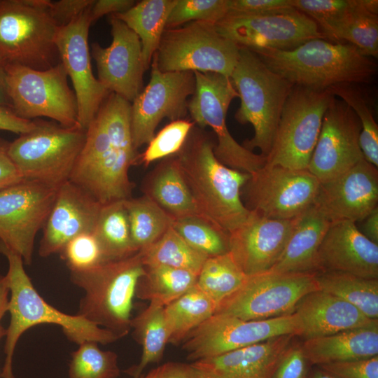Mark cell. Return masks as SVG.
Masks as SVG:
<instances>
[{"instance_id": "6da1fadb", "label": "cell", "mask_w": 378, "mask_h": 378, "mask_svg": "<svg viewBox=\"0 0 378 378\" xmlns=\"http://www.w3.org/2000/svg\"><path fill=\"white\" fill-rule=\"evenodd\" d=\"M131 132V103L111 92L86 129V139L69 181L102 204L132 197L131 166L138 164Z\"/></svg>"}, {"instance_id": "7a4b0ae2", "label": "cell", "mask_w": 378, "mask_h": 378, "mask_svg": "<svg viewBox=\"0 0 378 378\" xmlns=\"http://www.w3.org/2000/svg\"><path fill=\"white\" fill-rule=\"evenodd\" d=\"M214 146L210 138L193 127L176 155L199 215L230 234L251 213L241 196L250 174L221 163Z\"/></svg>"}, {"instance_id": "3957f363", "label": "cell", "mask_w": 378, "mask_h": 378, "mask_svg": "<svg viewBox=\"0 0 378 378\" xmlns=\"http://www.w3.org/2000/svg\"><path fill=\"white\" fill-rule=\"evenodd\" d=\"M272 71L294 85L318 91L369 83L377 64L354 46L323 38L310 40L291 50H252Z\"/></svg>"}, {"instance_id": "277c9868", "label": "cell", "mask_w": 378, "mask_h": 378, "mask_svg": "<svg viewBox=\"0 0 378 378\" xmlns=\"http://www.w3.org/2000/svg\"><path fill=\"white\" fill-rule=\"evenodd\" d=\"M0 253L6 258L8 263L6 277L10 291L8 312L10 315L5 336L6 358L0 377L15 378L13 359L16 344L22 335L35 326H59L66 338L78 345L85 341L108 344L120 339L115 333L78 314L64 313L48 304L36 290L25 272L22 258L1 240Z\"/></svg>"}, {"instance_id": "5b68a950", "label": "cell", "mask_w": 378, "mask_h": 378, "mask_svg": "<svg viewBox=\"0 0 378 378\" xmlns=\"http://www.w3.org/2000/svg\"><path fill=\"white\" fill-rule=\"evenodd\" d=\"M144 273L139 251L87 270L70 272L71 281L84 291L76 314L120 338L127 335L136 285Z\"/></svg>"}, {"instance_id": "8992f818", "label": "cell", "mask_w": 378, "mask_h": 378, "mask_svg": "<svg viewBox=\"0 0 378 378\" xmlns=\"http://www.w3.org/2000/svg\"><path fill=\"white\" fill-rule=\"evenodd\" d=\"M239 48V58L230 77L241 100L234 118L241 124L250 123L254 129L253 138L242 146L251 151L257 148L266 157L294 85L270 69L253 51Z\"/></svg>"}, {"instance_id": "52a82bcc", "label": "cell", "mask_w": 378, "mask_h": 378, "mask_svg": "<svg viewBox=\"0 0 378 378\" xmlns=\"http://www.w3.org/2000/svg\"><path fill=\"white\" fill-rule=\"evenodd\" d=\"M34 120L32 130L9 143L8 155L24 179L58 189L70 179L85 141L86 130Z\"/></svg>"}, {"instance_id": "ba28073f", "label": "cell", "mask_w": 378, "mask_h": 378, "mask_svg": "<svg viewBox=\"0 0 378 378\" xmlns=\"http://www.w3.org/2000/svg\"><path fill=\"white\" fill-rule=\"evenodd\" d=\"M48 0H0V60L36 70L60 61Z\"/></svg>"}, {"instance_id": "9c48e42d", "label": "cell", "mask_w": 378, "mask_h": 378, "mask_svg": "<svg viewBox=\"0 0 378 378\" xmlns=\"http://www.w3.org/2000/svg\"><path fill=\"white\" fill-rule=\"evenodd\" d=\"M239 48L217 31L215 23L195 21L165 29L153 58L162 72H213L230 77Z\"/></svg>"}, {"instance_id": "30bf717a", "label": "cell", "mask_w": 378, "mask_h": 378, "mask_svg": "<svg viewBox=\"0 0 378 378\" xmlns=\"http://www.w3.org/2000/svg\"><path fill=\"white\" fill-rule=\"evenodd\" d=\"M11 109L20 118L46 117L68 127L80 126L78 105L61 62L46 70L5 65Z\"/></svg>"}, {"instance_id": "8fae6325", "label": "cell", "mask_w": 378, "mask_h": 378, "mask_svg": "<svg viewBox=\"0 0 378 378\" xmlns=\"http://www.w3.org/2000/svg\"><path fill=\"white\" fill-rule=\"evenodd\" d=\"M335 96L294 85L282 109L265 165L307 169L324 113Z\"/></svg>"}, {"instance_id": "7c38bea8", "label": "cell", "mask_w": 378, "mask_h": 378, "mask_svg": "<svg viewBox=\"0 0 378 378\" xmlns=\"http://www.w3.org/2000/svg\"><path fill=\"white\" fill-rule=\"evenodd\" d=\"M195 88L188 102L193 122L200 128L210 127L217 138L214 152L225 166L253 174L266 162V157L256 154L239 144L226 125V115L232 100L239 97L230 77L213 72L194 71Z\"/></svg>"}, {"instance_id": "4fadbf2b", "label": "cell", "mask_w": 378, "mask_h": 378, "mask_svg": "<svg viewBox=\"0 0 378 378\" xmlns=\"http://www.w3.org/2000/svg\"><path fill=\"white\" fill-rule=\"evenodd\" d=\"M316 290L315 273L265 272L247 276L235 292L218 304L215 314L246 321L288 315L302 298Z\"/></svg>"}, {"instance_id": "5bb4252c", "label": "cell", "mask_w": 378, "mask_h": 378, "mask_svg": "<svg viewBox=\"0 0 378 378\" xmlns=\"http://www.w3.org/2000/svg\"><path fill=\"white\" fill-rule=\"evenodd\" d=\"M320 184L307 169L265 164L250 174L241 196L249 211L270 218L290 220L314 204Z\"/></svg>"}, {"instance_id": "9a60e30c", "label": "cell", "mask_w": 378, "mask_h": 378, "mask_svg": "<svg viewBox=\"0 0 378 378\" xmlns=\"http://www.w3.org/2000/svg\"><path fill=\"white\" fill-rule=\"evenodd\" d=\"M285 335H296L293 313L266 320L251 321L214 314L192 330L181 344L187 358L195 361Z\"/></svg>"}, {"instance_id": "2e32d148", "label": "cell", "mask_w": 378, "mask_h": 378, "mask_svg": "<svg viewBox=\"0 0 378 378\" xmlns=\"http://www.w3.org/2000/svg\"><path fill=\"white\" fill-rule=\"evenodd\" d=\"M58 189L25 180L0 191V240L32 262L34 240L52 209Z\"/></svg>"}, {"instance_id": "e0dca14e", "label": "cell", "mask_w": 378, "mask_h": 378, "mask_svg": "<svg viewBox=\"0 0 378 378\" xmlns=\"http://www.w3.org/2000/svg\"><path fill=\"white\" fill-rule=\"evenodd\" d=\"M195 88L193 72H162L153 57L149 83L131 104V132L135 150L148 145L163 118L175 121L185 117L187 98L193 94Z\"/></svg>"}, {"instance_id": "ac0fdd59", "label": "cell", "mask_w": 378, "mask_h": 378, "mask_svg": "<svg viewBox=\"0 0 378 378\" xmlns=\"http://www.w3.org/2000/svg\"><path fill=\"white\" fill-rule=\"evenodd\" d=\"M216 27L223 36L251 50H291L312 39H326L312 19L295 9L260 15H227Z\"/></svg>"}, {"instance_id": "d6986e66", "label": "cell", "mask_w": 378, "mask_h": 378, "mask_svg": "<svg viewBox=\"0 0 378 378\" xmlns=\"http://www.w3.org/2000/svg\"><path fill=\"white\" fill-rule=\"evenodd\" d=\"M94 3V2H93ZM90 8L57 28L55 43L59 61L71 78L78 105V122L86 130L111 93L92 74L88 47Z\"/></svg>"}, {"instance_id": "ffe728a7", "label": "cell", "mask_w": 378, "mask_h": 378, "mask_svg": "<svg viewBox=\"0 0 378 378\" xmlns=\"http://www.w3.org/2000/svg\"><path fill=\"white\" fill-rule=\"evenodd\" d=\"M360 120L343 101L334 97L327 108L307 169L321 183L365 159L359 144Z\"/></svg>"}, {"instance_id": "44dd1931", "label": "cell", "mask_w": 378, "mask_h": 378, "mask_svg": "<svg viewBox=\"0 0 378 378\" xmlns=\"http://www.w3.org/2000/svg\"><path fill=\"white\" fill-rule=\"evenodd\" d=\"M112 42L106 48L92 44V55L98 80L110 92L132 103L141 92L143 74L141 43L139 36L123 22L111 15Z\"/></svg>"}, {"instance_id": "7402d4cb", "label": "cell", "mask_w": 378, "mask_h": 378, "mask_svg": "<svg viewBox=\"0 0 378 378\" xmlns=\"http://www.w3.org/2000/svg\"><path fill=\"white\" fill-rule=\"evenodd\" d=\"M378 202L377 167L365 159L320 184L314 205L330 222L363 220Z\"/></svg>"}, {"instance_id": "603a6c76", "label": "cell", "mask_w": 378, "mask_h": 378, "mask_svg": "<svg viewBox=\"0 0 378 378\" xmlns=\"http://www.w3.org/2000/svg\"><path fill=\"white\" fill-rule=\"evenodd\" d=\"M250 211L246 220L229 234V252L246 276L267 272L273 267L296 220L270 218Z\"/></svg>"}, {"instance_id": "cb8c5ba5", "label": "cell", "mask_w": 378, "mask_h": 378, "mask_svg": "<svg viewBox=\"0 0 378 378\" xmlns=\"http://www.w3.org/2000/svg\"><path fill=\"white\" fill-rule=\"evenodd\" d=\"M102 206L90 193L72 181L62 184L43 227L39 255L46 258L59 253L77 235L93 232Z\"/></svg>"}, {"instance_id": "d4e9b609", "label": "cell", "mask_w": 378, "mask_h": 378, "mask_svg": "<svg viewBox=\"0 0 378 378\" xmlns=\"http://www.w3.org/2000/svg\"><path fill=\"white\" fill-rule=\"evenodd\" d=\"M318 272H342L378 279V244L350 220L331 222L318 250Z\"/></svg>"}, {"instance_id": "484cf974", "label": "cell", "mask_w": 378, "mask_h": 378, "mask_svg": "<svg viewBox=\"0 0 378 378\" xmlns=\"http://www.w3.org/2000/svg\"><path fill=\"white\" fill-rule=\"evenodd\" d=\"M294 335H285L190 363L197 378H272Z\"/></svg>"}, {"instance_id": "4316f807", "label": "cell", "mask_w": 378, "mask_h": 378, "mask_svg": "<svg viewBox=\"0 0 378 378\" xmlns=\"http://www.w3.org/2000/svg\"><path fill=\"white\" fill-rule=\"evenodd\" d=\"M296 335L304 340L366 327L378 323L358 309L331 294L316 290L305 295L293 312Z\"/></svg>"}, {"instance_id": "83f0119b", "label": "cell", "mask_w": 378, "mask_h": 378, "mask_svg": "<svg viewBox=\"0 0 378 378\" xmlns=\"http://www.w3.org/2000/svg\"><path fill=\"white\" fill-rule=\"evenodd\" d=\"M329 219L313 204L296 218L283 252L267 272L316 273L319 246L330 225Z\"/></svg>"}, {"instance_id": "f1b7e54d", "label": "cell", "mask_w": 378, "mask_h": 378, "mask_svg": "<svg viewBox=\"0 0 378 378\" xmlns=\"http://www.w3.org/2000/svg\"><path fill=\"white\" fill-rule=\"evenodd\" d=\"M301 347L309 363L316 366L378 356V323L307 339Z\"/></svg>"}, {"instance_id": "f546056e", "label": "cell", "mask_w": 378, "mask_h": 378, "mask_svg": "<svg viewBox=\"0 0 378 378\" xmlns=\"http://www.w3.org/2000/svg\"><path fill=\"white\" fill-rule=\"evenodd\" d=\"M142 191L173 219L199 215L176 155L162 159L148 174Z\"/></svg>"}, {"instance_id": "4dcf8cb0", "label": "cell", "mask_w": 378, "mask_h": 378, "mask_svg": "<svg viewBox=\"0 0 378 378\" xmlns=\"http://www.w3.org/2000/svg\"><path fill=\"white\" fill-rule=\"evenodd\" d=\"M176 1L143 0L125 12L113 14L139 36L145 70L150 67L158 49L167 18Z\"/></svg>"}, {"instance_id": "1f68e13d", "label": "cell", "mask_w": 378, "mask_h": 378, "mask_svg": "<svg viewBox=\"0 0 378 378\" xmlns=\"http://www.w3.org/2000/svg\"><path fill=\"white\" fill-rule=\"evenodd\" d=\"M136 342L141 346L140 361L125 372L132 378L138 377L151 363H159L169 341V332L164 316V307L154 302L149 304L131 320V329Z\"/></svg>"}, {"instance_id": "d6a6232c", "label": "cell", "mask_w": 378, "mask_h": 378, "mask_svg": "<svg viewBox=\"0 0 378 378\" xmlns=\"http://www.w3.org/2000/svg\"><path fill=\"white\" fill-rule=\"evenodd\" d=\"M93 234L99 242L103 262L126 258L138 252L132 240L125 200L102 204Z\"/></svg>"}, {"instance_id": "836d02e7", "label": "cell", "mask_w": 378, "mask_h": 378, "mask_svg": "<svg viewBox=\"0 0 378 378\" xmlns=\"http://www.w3.org/2000/svg\"><path fill=\"white\" fill-rule=\"evenodd\" d=\"M217 303L196 284L164 307L168 344L178 345L195 328L214 315Z\"/></svg>"}, {"instance_id": "e575fe53", "label": "cell", "mask_w": 378, "mask_h": 378, "mask_svg": "<svg viewBox=\"0 0 378 378\" xmlns=\"http://www.w3.org/2000/svg\"><path fill=\"white\" fill-rule=\"evenodd\" d=\"M315 279L319 290L342 299L367 317L378 320V279L326 271L316 272Z\"/></svg>"}, {"instance_id": "d590c367", "label": "cell", "mask_w": 378, "mask_h": 378, "mask_svg": "<svg viewBox=\"0 0 378 378\" xmlns=\"http://www.w3.org/2000/svg\"><path fill=\"white\" fill-rule=\"evenodd\" d=\"M323 34L328 41L354 46L366 57H378V15L367 10L362 0H356L354 7Z\"/></svg>"}, {"instance_id": "8d00e7d4", "label": "cell", "mask_w": 378, "mask_h": 378, "mask_svg": "<svg viewBox=\"0 0 378 378\" xmlns=\"http://www.w3.org/2000/svg\"><path fill=\"white\" fill-rule=\"evenodd\" d=\"M197 279V274L185 270L164 265L145 266L135 296L165 307L193 287Z\"/></svg>"}, {"instance_id": "74e56055", "label": "cell", "mask_w": 378, "mask_h": 378, "mask_svg": "<svg viewBox=\"0 0 378 378\" xmlns=\"http://www.w3.org/2000/svg\"><path fill=\"white\" fill-rule=\"evenodd\" d=\"M131 237L140 251L158 240L172 227L173 218L148 197L125 200Z\"/></svg>"}, {"instance_id": "f35d334b", "label": "cell", "mask_w": 378, "mask_h": 378, "mask_svg": "<svg viewBox=\"0 0 378 378\" xmlns=\"http://www.w3.org/2000/svg\"><path fill=\"white\" fill-rule=\"evenodd\" d=\"M144 266L164 265L198 276L207 256L189 245L172 227L155 242L139 251Z\"/></svg>"}, {"instance_id": "ab89813d", "label": "cell", "mask_w": 378, "mask_h": 378, "mask_svg": "<svg viewBox=\"0 0 378 378\" xmlns=\"http://www.w3.org/2000/svg\"><path fill=\"white\" fill-rule=\"evenodd\" d=\"M246 276L227 252L207 258L197 276L196 285L218 306L242 285Z\"/></svg>"}, {"instance_id": "60d3db41", "label": "cell", "mask_w": 378, "mask_h": 378, "mask_svg": "<svg viewBox=\"0 0 378 378\" xmlns=\"http://www.w3.org/2000/svg\"><path fill=\"white\" fill-rule=\"evenodd\" d=\"M172 227L208 258L229 252V234L200 215L173 219Z\"/></svg>"}, {"instance_id": "b9f144b4", "label": "cell", "mask_w": 378, "mask_h": 378, "mask_svg": "<svg viewBox=\"0 0 378 378\" xmlns=\"http://www.w3.org/2000/svg\"><path fill=\"white\" fill-rule=\"evenodd\" d=\"M93 341H85L74 351L69 364V378H117L120 375L118 356L104 351Z\"/></svg>"}, {"instance_id": "7bdbcfd3", "label": "cell", "mask_w": 378, "mask_h": 378, "mask_svg": "<svg viewBox=\"0 0 378 378\" xmlns=\"http://www.w3.org/2000/svg\"><path fill=\"white\" fill-rule=\"evenodd\" d=\"M341 98L356 114L360 125L359 144L364 158L378 167V125L363 94L354 85H343L328 90Z\"/></svg>"}, {"instance_id": "ee69618b", "label": "cell", "mask_w": 378, "mask_h": 378, "mask_svg": "<svg viewBox=\"0 0 378 378\" xmlns=\"http://www.w3.org/2000/svg\"><path fill=\"white\" fill-rule=\"evenodd\" d=\"M194 124L185 119L172 121L155 134L145 151L139 155L138 163L147 167L154 161L177 154L183 146Z\"/></svg>"}, {"instance_id": "f6af8a7d", "label": "cell", "mask_w": 378, "mask_h": 378, "mask_svg": "<svg viewBox=\"0 0 378 378\" xmlns=\"http://www.w3.org/2000/svg\"><path fill=\"white\" fill-rule=\"evenodd\" d=\"M228 0H176L167 20L166 29L186 22L217 23L227 14Z\"/></svg>"}, {"instance_id": "bcb514c9", "label": "cell", "mask_w": 378, "mask_h": 378, "mask_svg": "<svg viewBox=\"0 0 378 378\" xmlns=\"http://www.w3.org/2000/svg\"><path fill=\"white\" fill-rule=\"evenodd\" d=\"M59 254L70 272L87 270L103 262L102 251L93 232L77 235Z\"/></svg>"}, {"instance_id": "7dc6e473", "label": "cell", "mask_w": 378, "mask_h": 378, "mask_svg": "<svg viewBox=\"0 0 378 378\" xmlns=\"http://www.w3.org/2000/svg\"><path fill=\"white\" fill-rule=\"evenodd\" d=\"M290 1L293 8L312 19L322 34L342 18L356 3V0H290Z\"/></svg>"}, {"instance_id": "c3c4849f", "label": "cell", "mask_w": 378, "mask_h": 378, "mask_svg": "<svg viewBox=\"0 0 378 378\" xmlns=\"http://www.w3.org/2000/svg\"><path fill=\"white\" fill-rule=\"evenodd\" d=\"M311 365L304 355L301 342L293 340L279 361L272 378H309Z\"/></svg>"}, {"instance_id": "681fc988", "label": "cell", "mask_w": 378, "mask_h": 378, "mask_svg": "<svg viewBox=\"0 0 378 378\" xmlns=\"http://www.w3.org/2000/svg\"><path fill=\"white\" fill-rule=\"evenodd\" d=\"M293 9L290 0H228L227 15H260Z\"/></svg>"}, {"instance_id": "f907efd6", "label": "cell", "mask_w": 378, "mask_h": 378, "mask_svg": "<svg viewBox=\"0 0 378 378\" xmlns=\"http://www.w3.org/2000/svg\"><path fill=\"white\" fill-rule=\"evenodd\" d=\"M318 367L337 378H378V356Z\"/></svg>"}, {"instance_id": "816d5d0a", "label": "cell", "mask_w": 378, "mask_h": 378, "mask_svg": "<svg viewBox=\"0 0 378 378\" xmlns=\"http://www.w3.org/2000/svg\"><path fill=\"white\" fill-rule=\"evenodd\" d=\"M93 0H60L50 1V15L57 27L71 23L88 9Z\"/></svg>"}, {"instance_id": "f5cc1de1", "label": "cell", "mask_w": 378, "mask_h": 378, "mask_svg": "<svg viewBox=\"0 0 378 378\" xmlns=\"http://www.w3.org/2000/svg\"><path fill=\"white\" fill-rule=\"evenodd\" d=\"M9 143L0 137V191L24 180L8 155Z\"/></svg>"}, {"instance_id": "db71d44e", "label": "cell", "mask_w": 378, "mask_h": 378, "mask_svg": "<svg viewBox=\"0 0 378 378\" xmlns=\"http://www.w3.org/2000/svg\"><path fill=\"white\" fill-rule=\"evenodd\" d=\"M135 378H197L190 364L168 362Z\"/></svg>"}, {"instance_id": "11a10c76", "label": "cell", "mask_w": 378, "mask_h": 378, "mask_svg": "<svg viewBox=\"0 0 378 378\" xmlns=\"http://www.w3.org/2000/svg\"><path fill=\"white\" fill-rule=\"evenodd\" d=\"M35 125V120L22 118L10 108L0 106V130L20 135L32 130Z\"/></svg>"}, {"instance_id": "9f6ffc18", "label": "cell", "mask_w": 378, "mask_h": 378, "mask_svg": "<svg viewBox=\"0 0 378 378\" xmlns=\"http://www.w3.org/2000/svg\"><path fill=\"white\" fill-rule=\"evenodd\" d=\"M133 0H98L94 1L90 8L92 22L106 14L123 13L131 8L136 3Z\"/></svg>"}, {"instance_id": "6f0895ef", "label": "cell", "mask_w": 378, "mask_h": 378, "mask_svg": "<svg viewBox=\"0 0 378 378\" xmlns=\"http://www.w3.org/2000/svg\"><path fill=\"white\" fill-rule=\"evenodd\" d=\"M363 220V230L367 238L378 244V206L374 208Z\"/></svg>"}, {"instance_id": "680465c9", "label": "cell", "mask_w": 378, "mask_h": 378, "mask_svg": "<svg viewBox=\"0 0 378 378\" xmlns=\"http://www.w3.org/2000/svg\"><path fill=\"white\" fill-rule=\"evenodd\" d=\"M9 293L6 275L0 274V341L6 334V329L2 326L1 321L6 313L8 312Z\"/></svg>"}, {"instance_id": "91938a15", "label": "cell", "mask_w": 378, "mask_h": 378, "mask_svg": "<svg viewBox=\"0 0 378 378\" xmlns=\"http://www.w3.org/2000/svg\"><path fill=\"white\" fill-rule=\"evenodd\" d=\"M0 106L8 107L11 108L10 101L8 97L6 74L5 64L0 60Z\"/></svg>"}, {"instance_id": "94428289", "label": "cell", "mask_w": 378, "mask_h": 378, "mask_svg": "<svg viewBox=\"0 0 378 378\" xmlns=\"http://www.w3.org/2000/svg\"><path fill=\"white\" fill-rule=\"evenodd\" d=\"M309 378H337L318 366L311 370Z\"/></svg>"}]
</instances>
